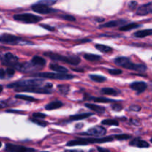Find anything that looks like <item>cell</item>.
Listing matches in <instances>:
<instances>
[{
	"mask_svg": "<svg viewBox=\"0 0 152 152\" xmlns=\"http://www.w3.org/2000/svg\"><path fill=\"white\" fill-rule=\"evenodd\" d=\"M116 140L114 136H109L106 137L100 138H79V139L71 140L67 142V146H74V145H86L94 143H103V142H111Z\"/></svg>",
	"mask_w": 152,
	"mask_h": 152,
	"instance_id": "1",
	"label": "cell"
},
{
	"mask_svg": "<svg viewBox=\"0 0 152 152\" xmlns=\"http://www.w3.org/2000/svg\"><path fill=\"white\" fill-rule=\"evenodd\" d=\"M43 82H44V80H40V79L26 80L8 85L7 88H15L16 91H24V90H25V89L34 87H39L42 84Z\"/></svg>",
	"mask_w": 152,
	"mask_h": 152,
	"instance_id": "2",
	"label": "cell"
},
{
	"mask_svg": "<svg viewBox=\"0 0 152 152\" xmlns=\"http://www.w3.org/2000/svg\"><path fill=\"white\" fill-rule=\"evenodd\" d=\"M45 55L50 59L56 61H60V62H66L73 65H77L80 62V59L77 56H66L63 55L59 54V53H55L53 52L50 53H45Z\"/></svg>",
	"mask_w": 152,
	"mask_h": 152,
	"instance_id": "3",
	"label": "cell"
},
{
	"mask_svg": "<svg viewBox=\"0 0 152 152\" xmlns=\"http://www.w3.org/2000/svg\"><path fill=\"white\" fill-rule=\"evenodd\" d=\"M34 77H42V78H48V79H53V80H71L74 77V76L70 75V74H62V73H37V74H34Z\"/></svg>",
	"mask_w": 152,
	"mask_h": 152,
	"instance_id": "4",
	"label": "cell"
},
{
	"mask_svg": "<svg viewBox=\"0 0 152 152\" xmlns=\"http://www.w3.org/2000/svg\"><path fill=\"white\" fill-rule=\"evenodd\" d=\"M13 19L19 22H22L24 23H37L42 20L40 16H35L31 13H22V14H16L13 16Z\"/></svg>",
	"mask_w": 152,
	"mask_h": 152,
	"instance_id": "5",
	"label": "cell"
},
{
	"mask_svg": "<svg viewBox=\"0 0 152 152\" xmlns=\"http://www.w3.org/2000/svg\"><path fill=\"white\" fill-rule=\"evenodd\" d=\"M0 42L8 45H23L30 43L25 42V40L19 37L10 34H3L0 36Z\"/></svg>",
	"mask_w": 152,
	"mask_h": 152,
	"instance_id": "6",
	"label": "cell"
},
{
	"mask_svg": "<svg viewBox=\"0 0 152 152\" xmlns=\"http://www.w3.org/2000/svg\"><path fill=\"white\" fill-rule=\"evenodd\" d=\"M3 65H7V66L10 67V68H16V67L19 65L18 62V57L15 55L12 54L11 53H7L3 58L1 59Z\"/></svg>",
	"mask_w": 152,
	"mask_h": 152,
	"instance_id": "7",
	"label": "cell"
},
{
	"mask_svg": "<svg viewBox=\"0 0 152 152\" xmlns=\"http://www.w3.org/2000/svg\"><path fill=\"white\" fill-rule=\"evenodd\" d=\"M5 151L7 152H35L36 150L34 148L22 146V145L7 143L5 145Z\"/></svg>",
	"mask_w": 152,
	"mask_h": 152,
	"instance_id": "8",
	"label": "cell"
},
{
	"mask_svg": "<svg viewBox=\"0 0 152 152\" xmlns=\"http://www.w3.org/2000/svg\"><path fill=\"white\" fill-rule=\"evenodd\" d=\"M31 7H32V10L38 13H41V14H48V13L53 12V9L50 8L48 5H46V4H42L39 2L38 4H34Z\"/></svg>",
	"mask_w": 152,
	"mask_h": 152,
	"instance_id": "9",
	"label": "cell"
},
{
	"mask_svg": "<svg viewBox=\"0 0 152 152\" xmlns=\"http://www.w3.org/2000/svg\"><path fill=\"white\" fill-rule=\"evenodd\" d=\"M106 134V129L102 126H94L91 129H88L84 134L91 135L95 137H102Z\"/></svg>",
	"mask_w": 152,
	"mask_h": 152,
	"instance_id": "10",
	"label": "cell"
},
{
	"mask_svg": "<svg viewBox=\"0 0 152 152\" xmlns=\"http://www.w3.org/2000/svg\"><path fill=\"white\" fill-rule=\"evenodd\" d=\"M130 88L132 90L136 91L138 94H140L147 88V84L144 82H134L130 85Z\"/></svg>",
	"mask_w": 152,
	"mask_h": 152,
	"instance_id": "11",
	"label": "cell"
},
{
	"mask_svg": "<svg viewBox=\"0 0 152 152\" xmlns=\"http://www.w3.org/2000/svg\"><path fill=\"white\" fill-rule=\"evenodd\" d=\"M148 13H152V3H148L140 6L137 10V14L140 16H144Z\"/></svg>",
	"mask_w": 152,
	"mask_h": 152,
	"instance_id": "12",
	"label": "cell"
},
{
	"mask_svg": "<svg viewBox=\"0 0 152 152\" xmlns=\"http://www.w3.org/2000/svg\"><path fill=\"white\" fill-rule=\"evenodd\" d=\"M129 145L132 146L137 147V148H148L149 147V144L148 142L140 139V138H135V139L132 140Z\"/></svg>",
	"mask_w": 152,
	"mask_h": 152,
	"instance_id": "13",
	"label": "cell"
},
{
	"mask_svg": "<svg viewBox=\"0 0 152 152\" xmlns=\"http://www.w3.org/2000/svg\"><path fill=\"white\" fill-rule=\"evenodd\" d=\"M85 99H87L88 100H92L94 102H102V103H108V102H116L114 99H108V98L105 97H95V96H89V95H86Z\"/></svg>",
	"mask_w": 152,
	"mask_h": 152,
	"instance_id": "14",
	"label": "cell"
},
{
	"mask_svg": "<svg viewBox=\"0 0 152 152\" xmlns=\"http://www.w3.org/2000/svg\"><path fill=\"white\" fill-rule=\"evenodd\" d=\"M86 108H89V109L92 110L94 112L98 113V114H102L105 111V108L102 106H100V105H94V104H91V103H86L85 104Z\"/></svg>",
	"mask_w": 152,
	"mask_h": 152,
	"instance_id": "15",
	"label": "cell"
},
{
	"mask_svg": "<svg viewBox=\"0 0 152 152\" xmlns=\"http://www.w3.org/2000/svg\"><path fill=\"white\" fill-rule=\"evenodd\" d=\"M31 62H32L35 66L38 67V68L44 66L46 63L45 59H44L43 58L40 57V56H34V57H33V59H31Z\"/></svg>",
	"mask_w": 152,
	"mask_h": 152,
	"instance_id": "16",
	"label": "cell"
},
{
	"mask_svg": "<svg viewBox=\"0 0 152 152\" xmlns=\"http://www.w3.org/2000/svg\"><path fill=\"white\" fill-rule=\"evenodd\" d=\"M129 62H131V59L128 57H123V56H121V57H117L114 59V62L118 66H121L125 68L126 65L129 63Z\"/></svg>",
	"mask_w": 152,
	"mask_h": 152,
	"instance_id": "17",
	"label": "cell"
},
{
	"mask_svg": "<svg viewBox=\"0 0 152 152\" xmlns=\"http://www.w3.org/2000/svg\"><path fill=\"white\" fill-rule=\"evenodd\" d=\"M124 21L123 20H115V21H110V22H107V23L101 25L99 28H114V27L120 26V25H123Z\"/></svg>",
	"mask_w": 152,
	"mask_h": 152,
	"instance_id": "18",
	"label": "cell"
},
{
	"mask_svg": "<svg viewBox=\"0 0 152 152\" xmlns=\"http://www.w3.org/2000/svg\"><path fill=\"white\" fill-rule=\"evenodd\" d=\"M50 68L53 70V71H56L57 73H62V74H66L68 72V69L62 65H57V64L51 63L50 65Z\"/></svg>",
	"mask_w": 152,
	"mask_h": 152,
	"instance_id": "19",
	"label": "cell"
},
{
	"mask_svg": "<svg viewBox=\"0 0 152 152\" xmlns=\"http://www.w3.org/2000/svg\"><path fill=\"white\" fill-rule=\"evenodd\" d=\"M63 105V103L60 101H53V102H50L48 105H46L45 106V109L46 110H54V109H57V108H61V107Z\"/></svg>",
	"mask_w": 152,
	"mask_h": 152,
	"instance_id": "20",
	"label": "cell"
},
{
	"mask_svg": "<svg viewBox=\"0 0 152 152\" xmlns=\"http://www.w3.org/2000/svg\"><path fill=\"white\" fill-rule=\"evenodd\" d=\"M151 35H152V29L142 30V31H138L134 33V36L138 38H143V37Z\"/></svg>",
	"mask_w": 152,
	"mask_h": 152,
	"instance_id": "21",
	"label": "cell"
},
{
	"mask_svg": "<svg viewBox=\"0 0 152 152\" xmlns=\"http://www.w3.org/2000/svg\"><path fill=\"white\" fill-rule=\"evenodd\" d=\"M101 93L106 95H112V96H117L118 94V91L111 88H104L101 89Z\"/></svg>",
	"mask_w": 152,
	"mask_h": 152,
	"instance_id": "22",
	"label": "cell"
},
{
	"mask_svg": "<svg viewBox=\"0 0 152 152\" xmlns=\"http://www.w3.org/2000/svg\"><path fill=\"white\" fill-rule=\"evenodd\" d=\"M92 114H88V113H85V114H76V115H73L70 117V120H84V119L88 118V117L91 116Z\"/></svg>",
	"mask_w": 152,
	"mask_h": 152,
	"instance_id": "23",
	"label": "cell"
},
{
	"mask_svg": "<svg viewBox=\"0 0 152 152\" xmlns=\"http://www.w3.org/2000/svg\"><path fill=\"white\" fill-rule=\"evenodd\" d=\"M140 25H138V24L136 23H131V24H128V25H124V26H122L121 28H120V31H130V30H133L134 28H138L140 27Z\"/></svg>",
	"mask_w": 152,
	"mask_h": 152,
	"instance_id": "24",
	"label": "cell"
},
{
	"mask_svg": "<svg viewBox=\"0 0 152 152\" xmlns=\"http://www.w3.org/2000/svg\"><path fill=\"white\" fill-rule=\"evenodd\" d=\"M84 58L87 60L92 61V62H94V61H98L101 59V56L99 55L96 54H91V53H86L84 55Z\"/></svg>",
	"mask_w": 152,
	"mask_h": 152,
	"instance_id": "25",
	"label": "cell"
},
{
	"mask_svg": "<svg viewBox=\"0 0 152 152\" xmlns=\"http://www.w3.org/2000/svg\"><path fill=\"white\" fill-rule=\"evenodd\" d=\"M96 48L97 50H99V51L102 52V53H108V52L111 51L113 50L111 47L107 45H99L96 44Z\"/></svg>",
	"mask_w": 152,
	"mask_h": 152,
	"instance_id": "26",
	"label": "cell"
},
{
	"mask_svg": "<svg viewBox=\"0 0 152 152\" xmlns=\"http://www.w3.org/2000/svg\"><path fill=\"white\" fill-rule=\"evenodd\" d=\"M91 80H92L93 81L96 82V83H103L106 80V78L105 77H102V76H99V75H90Z\"/></svg>",
	"mask_w": 152,
	"mask_h": 152,
	"instance_id": "27",
	"label": "cell"
},
{
	"mask_svg": "<svg viewBox=\"0 0 152 152\" xmlns=\"http://www.w3.org/2000/svg\"><path fill=\"white\" fill-rule=\"evenodd\" d=\"M57 88L58 90L63 94H67L70 91V87L68 85H59Z\"/></svg>",
	"mask_w": 152,
	"mask_h": 152,
	"instance_id": "28",
	"label": "cell"
},
{
	"mask_svg": "<svg viewBox=\"0 0 152 152\" xmlns=\"http://www.w3.org/2000/svg\"><path fill=\"white\" fill-rule=\"evenodd\" d=\"M17 99H23V100L25 101H29V102H34L36 101V99H34V97L30 96H27V95H22V94H17L15 96Z\"/></svg>",
	"mask_w": 152,
	"mask_h": 152,
	"instance_id": "29",
	"label": "cell"
},
{
	"mask_svg": "<svg viewBox=\"0 0 152 152\" xmlns=\"http://www.w3.org/2000/svg\"><path fill=\"white\" fill-rule=\"evenodd\" d=\"M102 123L103 125H107V126H119V123L117 121V120H110V119L102 120Z\"/></svg>",
	"mask_w": 152,
	"mask_h": 152,
	"instance_id": "30",
	"label": "cell"
},
{
	"mask_svg": "<svg viewBox=\"0 0 152 152\" xmlns=\"http://www.w3.org/2000/svg\"><path fill=\"white\" fill-rule=\"evenodd\" d=\"M31 121H32L33 123H36L37 125H39V126H42V127H45V126H47V123H45V122H44V121H41V120H39L36 118L32 119V120H31Z\"/></svg>",
	"mask_w": 152,
	"mask_h": 152,
	"instance_id": "31",
	"label": "cell"
},
{
	"mask_svg": "<svg viewBox=\"0 0 152 152\" xmlns=\"http://www.w3.org/2000/svg\"><path fill=\"white\" fill-rule=\"evenodd\" d=\"M116 140H128L131 138L130 135L128 134H120V135H115Z\"/></svg>",
	"mask_w": 152,
	"mask_h": 152,
	"instance_id": "32",
	"label": "cell"
},
{
	"mask_svg": "<svg viewBox=\"0 0 152 152\" xmlns=\"http://www.w3.org/2000/svg\"><path fill=\"white\" fill-rule=\"evenodd\" d=\"M108 73L110 74H112V75H119V74H121L123 73V71L120 69H110L108 70Z\"/></svg>",
	"mask_w": 152,
	"mask_h": 152,
	"instance_id": "33",
	"label": "cell"
},
{
	"mask_svg": "<svg viewBox=\"0 0 152 152\" xmlns=\"http://www.w3.org/2000/svg\"><path fill=\"white\" fill-rule=\"evenodd\" d=\"M33 117L36 119H44L46 117L45 114H42V113H34L33 114Z\"/></svg>",
	"mask_w": 152,
	"mask_h": 152,
	"instance_id": "34",
	"label": "cell"
},
{
	"mask_svg": "<svg viewBox=\"0 0 152 152\" xmlns=\"http://www.w3.org/2000/svg\"><path fill=\"white\" fill-rule=\"evenodd\" d=\"M6 73H7V75L9 77H12L13 74H15V70L13 68H7L6 69Z\"/></svg>",
	"mask_w": 152,
	"mask_h": 152,
	"instance_id": "35",
	"label": "cell"
},
{
	"mask_svg": "<svg viewBox=\"0 0 152 152\" xmlns=\"http://www.w3.org/2000/svg\"><path fill=\"white\" fill-rule=\"evenodd\" d=\"M111 108L113 110L116 111H120V110L123 109V106L121 105H119V104H114V105H111Z\"/></svg>",
	"mask_w": 152,
	"mask_h": 152,
	"instance_id": "36",
	"label": "cell"
},
{
	"mask_svg": "<svg viewBox=\"0 0 152 152\" xmlns=\"http://www.w3.org/2000/svg\"><path fill=\"white\" fill-rule=\"evenodd\" d=\"M129 109L132 111H140L141 108L137 105H132V106H130Z\"/></svg>",
	"mask_w": 152,
	"mask_h": 152,
	"instance_id": "37",
	"label": "cell"
},
{
	"mask_svg": "<svg viewBox=\"0 0 152 152\" xmlns=\"http://www.w3.org/2000/svg\"><path fill=\"white\" fill-rule=\"evenodd\" d=\"M62 19L67 21H75L76 19L73 16H70V15H65L62 16Z\"/></svg>",
	"mask_w": 152,
	"mask_h": 152,
	"instance_id": "38",
	"label": "cell"
},
{
	"mask_svg": "<svg viewBox=\"0 0 152 152\" xmlns=\"http://www.w3.org/2000/svg\"><path fill=\"white\" fill-rule=\"evenodd\" d=\"M39 3L46 4V5H50L53 3H54V1H53V0H42V1H40Z\"/></svg>",
	"mask_w": 152,
	"mask_h": 152,
	"instance_id": "39",
	"label": "cell"
},
{
	"mask_svg": "<svg viewBox=\"0 0 152 152\" xmlns=\"http://www.w3.org/2000/svg\"><path fill=\"white\" fill-rule=\"evenodd\" d=\"M7 73L6 71H4L2 68H0V79H5Z\"/></svg>",
	"mask_w": 152,
	"mask_h": 152,
	"instance_id": "40",
	"label": "cell"
},
{
	"mask_svg": "<svg viewBox=\"0 0 152 152\" xmlns=\"http://www.w3.org/2000/svg\"><path fill=\"white\" fill-rule=\"evenodd\" d=\"M137 2H135V1H132V2L129 3V7H130L131 9H135L137 7Z\"/></svg>",
	"mask_w": 152,
	"mask_h": 152,
	"instance_id": "41",
	"label": "cell"
},
{
	"mask_svg": "<svg viewBox=\"0 0 152 152\" xmlns=\"http://www.w3.org/2000/svg\"><path fill=\"white\" fill-rule=\"evenodd\" d=\"M41 26H42V27H43V28H45V29L48 30V31H53V28H52V27L49 26V25H41Z\"/></svg>",
	"mask_w": 152,
	"mask_h": 152,
	"instance_id": "42",
	"label": "cell"
},
{
	"mask_svg": "<svg viewBox=\"0 0 152 152\" xmlns=\"http://www.w3.org/2000/svg\"><path fill=\"white\" fill-rule=\"evenodd\" d=\"M97 149L99 152H110L109 150L106 149V148H101V147H97Z\"/></svg>",
	"mask_w": 152,
	"mask_h": 152,
	"instance_id": "43",
	"label": "cell"
},
{
	"mask_svg": "<svg viewBox=\"0 0 152 152\" xmlns=\"http://www.w3.org/2000/svg\"><path fill=\"white\" fill-rule=\"evenodd\" d=\"M63 152H83V151H82V150H66V151H63Z\"/></svg>",
	"mask_w": 152,
	"mask_h": 152,
	"instance_id": "44",
	"label": "cell"
},
{
	"mask_svg": "<svg viewBox=\"0 0 152 152\" xmlns=\"http://www.w3.org/2000/svg\"><path fill=\"white\" fill-rule=\"evenodd\" d=\"M6 106H7V105H6L5 103H4V102H0V108H5Z\"/></svg>",
	"mask_w": 152,
	"mask_h": 152,
	"instance_id": "45",
	"label": "cell"
},
{
	"mask_svg": "<svg viewBox=\"0 0 152 152\" xmlns=\"http://www.w3.org/2000/svg\"><path fill=\"white\" fill-rule=\"evenodd\" d=\"M2 90H3V87L1 86H0V93H1V92L2 91Z\"/></svg>",
	"mask_w": 152,
	"mask_h": 152,
	"instance_id": "46",
	"label": "cell"
},
{
	"mask_svg": "<svg viewBox=\"0 0 152 152\" xmlns=\"http://www.w3.org/2000/svg\"><path fill=\"white\" fill-rule=\"evenodd\" d=\"M1 142H0V147H1Z\"/></svg>",
	"mask_w": 152,
	"mask_h": 152,
	"instance_id": "47",
	"label": "cell"
},
{
	"mask_svg": "<svg viewBox=\"0 0 152 152\" xmlns=\"http://www.w3.org/2000/svg\"><path fill=\"white\" fill-rule=\"evenodd\" d=\"M151 142H152V138H151Z\"/></svg>",
	"mask_w": 152,
	"mask_h": 152,
	"instance_id": "48",
	"label": "cell"
},
{
	"mask_svg": "<svg viewBox=\"0 0 152 152\" xmlns=\"http://www.w3.org/2000/svg\"><path fill=\"white\" fill-rule=\"evenodd\" d=\"M42 152H48V151H42Z\"/></svg>",
	"mask_w": 152,
	"mask_h": 152,
	"instance_id": "49",
	"label": "cell"
},
{
	"mask_svg": "<svg viewBox=\"0 0 152 152\" xmlns=\"http://www.w3.org/2000/svg\"><path fill=\"white\" fill-rule=\"evenodd\" d=\"M0 56H1V54H0Z\"/></svg>",
	"mask_w": 152,
	"mask_h": 152,
	"instance_id": "50",
	"label": "cell"
}]
</instances>
